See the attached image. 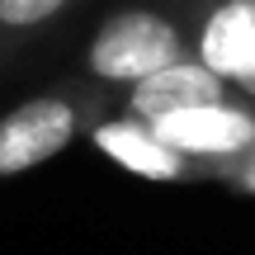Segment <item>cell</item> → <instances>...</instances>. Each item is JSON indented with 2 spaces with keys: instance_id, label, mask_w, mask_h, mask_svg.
Listing matches in <instances>:
<instances>
[{
  "instance_id": "5",
  "label": "cell",
  "mask_w": 255,
  "mask_h": 255,
  "mask_svg": "<svg viewBox=\"0 0 255 255\" xmlns=\"http://www.w3.org/2000/svg\"><path fill=\"white\" fill-rule=\"evenodd\" d=\"M218 100H232V85L222 81L203 57L175 62V66H165V71L137 81L132 90H123V109L137 114L142 123H161V119H170V114L199 109V104H218Z\"/></svg>"
},
{
  "instance_id": "6",
  "label": "cell",
  "mask_w": 255,
  "mask_h": 255,
  "mask_svg": "<svg viewBox=\"0 0 255 255\" xmlns=\"http://www.w3.org/2000/svg\"><path fill=\"white\" fill-rule=\"evenodd\" d=\"M199 57L227 85L255 95V0H222L203 19Z\"/></svg>"
},
{
  "instance_id": "8",
  "label": "cell",
  "mask_w": 255,
  "mask_h": 255,
  "mask_svg": "<svg viewBox=\"0 0 255 255\" xmlns=\"http://www.w3.org/2000/svg\"><path fill=\"white\" fill-rule=\"evenodd\" d=\"M227 180L237 184L241 194H255V146H251V151H246V156H241V161L227 170Z\"/></svg>"
},
{
  "instance_id": "4",
  "label": "cell",
  "mask_w": 255,
  "mask_h": 255,
  "mask_svg": "<svg viewBox=\"0 0 255 255\" xmlns=\"http://www.w3.org/2000/svg\"><path fill=\"white\" fill-rule=\"evenodd\" d=\"M85 137H90L109 161H119L128 175H142V180H156V184L199 180V170H194V165L184 161L151 123H142L137 114H128V109H119V114L109 109Z\"/></svg>"
},
{
  "instance_id": "7",
  "label": "cell",
  "mask_w": 255,
  "mask_h": 255,
  "mask_svg": "<svg viewBox=\"0 0 255 255\" xmlns=\"http://www.w3.org/2000/svg\"><path fill=\"white\" fill-rule=\"evenodd\" d=\"M76 0H0V76L57 24Z\"/></svg>"
},
{
  "instance_id": "1",
  "label": "cell",
  "mask_w": 255,
  "mask_h": 255,
  "mask_svg": "<svg viewBox=\"0 0 255 255\" xmlns=\"http://www.w3.org/2000/svg\"><path fill=\"white\" fill-rule=\"evenodd\" d=\"M109 104L114 90L81 76V81L47 85L43 95H28L24 104L5 109L0 114V184L66 151L76 137H85L109 114Z\"/></svg>"
},
{
  "instance_id": "2",
  "label": "cell",
  "mask_w": 255,
  "mask_h": 255,
  "mask_svg": "<svg viewBox=\"0 0 255 255\" xmlns=\"http://www.w3.org/2000/svg\"><path fill=\"white\" fill-rule=\"evenodd\" d=\"M189 57H199V43L184 33L180 19L151 5H128V9H114L95 28L90 47H85V76L104 90L123 95L137 81L175 62H189Z\"/></svg>"
},
{
  "instance_id": "3",
  "label": "cell",
  "mask_w": 255,
  "mask_h": 255,
  "mask_svg": "<svg viewBox=\"0 0 255 255\" xmlns=\"http://www.w3.org/2000/svg\"><path fill=\"white\" fill-rule=\"evenodd\" d=\"M199 175H227L232 165L255 146V109L241 100H218L199 104V109L170 114V119L151 123Z\"/></svg>"
}]
</instances>
